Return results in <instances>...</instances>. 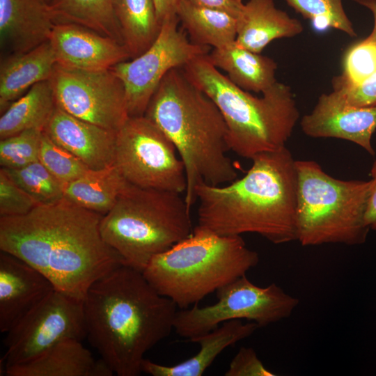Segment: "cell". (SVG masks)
I'll return each mask as SVG.
<instances>
[{
  "instance_id": "22",
  "label": "cell",
  "mask_w": 376,
  "mask_h": 376,
  "mask_svg": "<svg viewBox=\"0 0 376 376\" xmlns=\"http://www.w3.org/2000/svg\"><path fill=\"white\" fill-rule=\"evenodd\" d=\"M56 63V56L49 40L26 52L1 56V113L33 86L49 80Z\"/></svg>"
},
{
  "instance_id": "14",
  "label": "cell",
  "mask_w": 376,
  "mask_h": 376,
  "mask_svg": "<svg viewBox=\"0 0 376 376\" xmlns=\"http://www.w3.org/2000/svg\"><path fill=\"white\" fill-rule=\"evenodd\" d=\"M303 132L313 138L351 141L375 155L372 136L376 130V107L347 104L335 91L322 94L312 111L301 120Z\"/></svg>"
},
{
  "instance_id": "29",
  "label": "cell",
  "mask_w": 376,
  "mask_h": 376,
  "mask_svg": "<svg viewBox=\"0 0 376 376\" xmlns=\"http://www.w3.org/2000/svg\"><path fill=\"white\" fill-rule=\"evenodd\" d=\"M1 169L39 205L52 204L64 198L65 184L39 160L18 169Z\"/></svg>"
},
{
  "instance_id": "18",
  "label": "cell",
  "mask_w": 376,
  "mask_h": 376,
  "mask_svg": "<svg viewBox=\"0 0 376 376\" xmlns=\"http://www.w3.org/2000/svg\"><path fill=\"white\" fill-rule=\"evenodd\" d=\"M54 24L42 0H0L1 54L26 52L49 41Z\"/></svg>"
},
{
  "instance_id": "41",
  "label": "cell",
  "mask_w": 376,
  "mask_h": 376,
  "mask_svg": "<svg viewBox=\"0 0 376 376\" xmlns=\"http://www.w3.org/2000/svg\"><path fill=\"white\" fill-rule=\"evenodd\" d=\"M47 3H49L52 0H42Z\"/></svg>"
},
{
  "instance_id": "30",
  "label": "cell",
  "mask_w": 376,
  "mask_h": 376,
  "mask_svg": "<svg viewBox=\"0 0 376 376\" xmlns=\"http://www.w3.org/2000/svg\"><path fill=\"white\" fill-rule=\"evenodd\" d=\"M304 18L315 24L341 31L350 37L357 36L352 23L346 15L342 0H285Z\"/></svg>"
},
{
  "instance_id": "17",
  "label": "cell",
  "mask_w": 376,
  "mask_h": 376,
  "mask_svg": "<svg viewBox=\"0 0 376 376\" xmlns=\"http://www.w3.org/2000/svg\"><path fill=\"white\" fill-rule=\"evenodd\" d=\"M43 132L90 169L114 165L116 132L73 116L57 105Z\"/></svg>"
},
{
  "instance_id": "8",
  "label": "cell",
  "mask_w": 376,
  "mask_h": 376,
  "mask_svg": "<svg viewBox=\"0 0 376 376\" xmlns=\"http://www.w3.org/2000/svg\"><path fill=\"white\" fill-rule=\"evenodd\" d=\"M297 240L302 246L363 244L370 180H343L313 160H295Z\"/></svg>"
},
{
  "instance_id": "37",
  "label": "cell",
  "mask_w": 376,
  "mask_h": 376,
  "mask_svg": "<svg viewBox=\"0 0 376 376\" xmlns=\"http://www.w3.org/2000/svg\"><path fill=\"white\" fill-rule=\"evenodd\" d=\"M191 3L205 8L229 14L237 19L244 6L242 0H187Z\"/></svg>"
},
{
  "instance_id": "38",
  "label": "cell",
  "mask_w": 376,
  "mask_h": 376,
  "mask_svg": "<svg viewBox=\"0 0 376 376\" xmlns=\"http://www.w3.org/2000/svg\"><path fill=\"white\" fill-rule=\"evenodd\" d=\"M370 175L371 180H370L365 221L370 230H376V160L371 166Z\"/></svg>"
},
{
  "instance_id": "24",
  "label": "cell",
  "mask_w": 376,
  "mask_h": 376,
  "mask_svg": "<svg viewBox=\"0 0 376 376\" xmlns=\"http://www.w3.org/2000/svg\"><path fill=\"white\" fill-rule=\"evenodd\" d=\"M126 183L115 165L88 169L65 185L64 198L79 207L104 215L113 207Z\"/></svg>"
},
{
  "instance_id": "10",
  "label": "cell",
  "mask_w": 376,
  "mask_h": 376,
  "mask_svg": "<svg viewBox=\"0 0 376 376\" xmlns=\"http://www.w3.org/2000/svg\"><path fill=\"white\" fill-rule=\"evenodd\" d=\"M169 137L145 116H129L117 132L114 165L129 183L182 194L184 164Z\"/></svg>"
},
{
  "instance_id": "19",
  "label": "cell",
  "mask_w": 376,
  "mask_h": 376,
  "mask_svg": "<svg viewBox=\"0 0 376 376\" xmlns=\"http://www.w3.org/2000/svg\"><path fill=\"white\" fill-rule=\"evenodd\" d=\"M6 376H111L101 358L95 360L81 340L58 343L26 362L4 368Z\"/></svg>"
},
{
  "instance_id": "12",
  "label": "cell",
  "mask_w": 376,
  "mask_h": 376,
  "mask_svg": "<svg viewBox=\"0 0 376 376\" xmlns=\"http://www.w3.org/2000/svg\"><path fill=\"white\" fill-rule=\"evenodd\" d=\"M85 338L84 301L54 290L6 332L3 361L22 363L61 341Z\"/></svg>"
},
{
  "instance_id": "26",
  "label": "cell",
  "mask_w": 376,
  "mask_h": 376,
  "mask_svg": "<svg viewBox=\"0 0 376 376\" xmlns=\"http://www.w3.org/2000/svg\"><path fill=\"white\" fill-rule=\"evenodd\" d=\"M176 15L196 45L221 48L236 40L237 18L229 14L179 0Z\"/></svg>"
},
{
  "instance_id": "32",
  "label": "cell",
  "mask_w": 376,
  "mask_h": 376,
  "mask_svg": "<svg viewBox=\"0 0 376 376\" xmlns=\"http://www.w3.org/2000/svg\"><path fill=\"white\" fill-rule=\"evenodd\" d=\"M39 161L65 185L90 169L79 158L54 142L44 132Z\"/></svg>"
},
{
  "instance_id": "23",
  "label": "cell",
  "mask_w": 376,
  "mask_h": 376,
  "mask_svg": "<svg viewBox=\"0 0 376 376\" xmlns=\"http://www.w3.org/2000/svg\"><path fill=\"white\" fill-rule=\"evenodd\" d=\"M207 58L217 69L225 71L229 79L246 91L263 93L275 83L277 63L271 58L253 52L236 42L214 48Z\"/></svg>"
},
{
  "instance_id": "25",
  "label": "cell",
  "mask_w": 376,
  "mask_h": 376,
  "mask_svg": "<svg viewBox=\"0 0 376 376\" xmlns=\"http://www.w3.org/2000/svg\"><path fill=\"white\" fill-rule=\"evenodd\" d=\"M56 107L49 80L35 84L1 113L0 139L30 129L43 130Z\"/></svg>"
},
{
  "instance_id": "6",
  "label": "cell",
  "mask_w": 376,
  "mask_h": 376,
  "mask_svg": "<svg viewBox=\"0 0 376 376\" xmlns=\"http://www.w3.org/2000/svg\"><path fill=\"white\" fill-rule=\"evenodd\" d=\"M258 262V253L241 235H220L196 226L189 236L154 256L142 273L159 294L182 309L246 275Z\"/></svg>"
},
{
  "instance_id": "40",
  "label": "cell",
  "mask_w": 376,
  "mask_h": 376,
  "mask_svg": "<svg viewBox=\"0 0 376 376\" xmlns=\"http://www.w3.org/2000/svg\"><path fill=\"white\" fill-rule=\"evenodd\" d=\"M354 2L369 9L374 18V26L370 35L365 39L376 45V0H352Z\"/></svg>"
},
{
  "instance_id": "21",
  "label": "cell",
  "mask_w": 376,
  "mask_h": 376,
  "mask_svg": "<svg viewBox=\"0 0 376 376\" xmlns=\"http://www.w3.org/2000/svg\"><path fill=\"white\" fill-rule=\"evenodd\" d=\"M259 328L253 322L226 321L213 330L188 340L199 344L200 350L196 355L171 366L144 359L141 371L152 376H201L226 347L248 338Z\"/></svg>"
},
{
  "instance_id": "9",
  "label": "cell",
  "mask_w": 376,
  "mask_h": 376,
  "mask_svg": "<svg viewBox=\"0 0 376 376\" xmlns=\"http://www.w3.org/2000/svg\"><path fill=\"white\" fill-rule=\"evenodd\" d=\"M217 301L210 306L178 311L174 329L189 340L231 320L246 319L259 327L287 318L299 303V299L272 283L259 287L244 275L216 291Z\"/></svg>"
},
{
  "instance_id": "39",
  "label": "cell",
  "mask_w": 376,
  "mask_h": 376,
  "mask_svg": "<svg viewBox=\"0 0 376 376\" xmlns=\"http://www.w3.org/2000/svg\"><path fill=\"white\" fill-rule=\"evenodd\" d=\"M157 17L162 26L166 19L176 16V8L179 0H154Z\"/></svg>"
},
{
  "instance_id": "13",
  "label": "cell",
  "mask_w": 376,
  "mask_h": 376,
  "mask_svg": "<svg viewBox=\"0 0 376 376\" xmlns=\"http://www.w3.org/2000/svg\"><path fill=\"white\" fill-rule=\"evenodd\" d=\"M49 80L56 105L73 116L116 132L129 117L124 85L111 69L84 70L56 63Z\"/></svg>"
},
{
  "instance_id": "33",
  "label": "cell",
  "mask_w": 376,
  "mask_h": 376,
  "mask_svg": "<svg viewBox=\"0 0 376 376\" xmlns=\"http://www.w3.org/2000/svg\"><path fill=\"white\" fill-rule=\"evenodd\" d=\"M376 72V45L363 39L351 46L343 58V72L333 80L345 85L363 82Z\"/></svg>"
},
{
  "instance_id": "27",
  "label": "cell",
  "mask_w": 376,
  "mask_h": 376,
  "mask_svg": "<svg viewBox=\"0 0 376 376\" xmlns=\"http://www.w3.org/2000/svg\"><path fill=\"white\" fill-rule=\"evenodd\" d=\"M115 14L123 42L131 59L146 52L157 38L162 26L154 0H115Z\"/></svg>"
},
{
  "instance_id": "7",
  "label": "cell",
  "mask_w": 376,
  "mask_h": 376,
  "mask_svg": "<svg viewBox=\"0 0 376 376\" xmlns=\"http://www.w3.org/2000/svg\"><path fill=\"white\" fill-rule=\"evenodd\" d=\"M190 210L181 194L127 182L102 216L100 233L124 265L142 272L154 256L190 235Z\"/></svg>"
},
{
  "instance_id": "1",
  "label": "cell",
  "mask_w": 376,
  "mask_h": 376,
  "mask_svg": "<svg viewBox=\"0 0 376 376\" xmlns=\"http://www.w3.org/2000/svg\"><path fill=\"white\" fill-rule=\"evenodd\" d=\"M102 216L63 198L0 217V249L33 266L55 290L84 301L94 282L124 265L102 237Z\"/></svg>"
},
{
  "instance_id": "3",
  "label": "cell",
  "mask_w": 376,
  "mask_h": 376,
  "mask_svg": "<svg viewBox=\"0 0 376 376\" xmlns=\"http://www.w3.org/2000/svg\"><path fill=\"white\" fill-rule=\"evenodd\" d=\"M239 179L201 183L197 226L220 235L256 233L275 244L297 240L295 160L285 147L258 154Z\"/></svg>"
},
{
  "instance_id": "20",
  "label": "cell",
  "mask_w": 376,
  "mask_h": 376,
  "mask_svg": "<svg viewBox=\"0 0 376 376\" xmlns=\"http://www.w3.org/2000/svg\"><path fill=\"white\" fill-rule=\"evenodd\" d=\"M303 30L301 22L277 8L274 0H248L237 19L235 42L260 54L274 40L292 38Z\"/></svg>"
},
{
  "instance_id": "36",
  "label": "cell",
  "mask_w": 376,
  "mask_h": 376,
  "mask_svg": "<svg viewBox=\"0 0 376 376\" xmlns=\"http://www.w3.org/2000/svg\"><path fill=\"white\" fill-rule=\"evenodd\" d=\"M226 376H275L251 347H242L230 363Z\"/></svg>"
},
{
  "instance_id": "11",
  "label": "cell",
  "mask_w": 376,
  "mask_h": 376,
  "mask_svg": "<svg viewBox=\"0 0 376 376\" xmlns=\"http://www.w3.org/2000/svg\"><path fill=\"white\" fill-rule=\"evenodd\" d=\"M178 23L177 15L166 19L146 52L110 68L124 85L129 116H144L152 96L171 70L208 54L209 47L189 40Z\"/></svg>"
},
{
  "instance_id": "16",
  "label": "cell",
  "mask_w": 376,
  "mask_h": 376,
  "mask_svg": "<svg viewBox=\"0 0 376 376\" xmlns=\"http://www.w3.org/2000/svg\"><path fill=\"white\" fill-rule=\"evenodd\" d=\"M54 290L51 281L33 266L1 251V332H8Z\"/></svg>"
},
{
  "instance_id": "2",
  "label": "cell",
  "mask_w": 376,
  "mask_h": 376,
  "mask_svg": "<svg viewBox=\"0 0 376 376\" xmlns=\"http://www.w3.org/2000/svg\"><path fill=\"white\" fill-rule=\"evenodd\" d=\"M177 305L125 265L94 282L84 299L86 338L118 376H138L144 354L174 329Z\"/></svg>"
},
{
  "instance_id": "4",
  "label": "cell",
  "mask_w": 376,
  "mask_h": 376,
  "mask_svg": "<svg viewBox=\"0 0 376 376\" xmlns=\"http://www.w3.org/2000/svg\"><path fill=\"white\" fill-rule=\"evenodd\" d=\"M144 116L172 141L186 174L185 198L191 209L201 183L221 185L237 176L227 152L228 130L214 101L186 75L171 70L152 96Z\"/></svg>"
},
{
  "instance_id": "5",
  "label": "cell",
  "mask_w": 376,
  "mask_h": 376,
  "mask_svg": "<svg viewBox=\"0 0 376 376\" xmlns=\"http://www.w3.org/2000/svg\"><path fill=\"white\" fill-rule=\"evenodd\" d=\"M182 69L220 110L227 126L230 150L251 159L285 147L299 118L290 86L277 81L262 97L253 96L223 75L207 54Z\"/></svg>"
},
{
  "instance_id": "28",
  "label": "cell",
  "mask_w": 376,
  "mask_h": 376,
  "mask_svg": "<svg viewBox=\"0 0 376 376\" xmlns=\"http://www.w3.org/2000/svg\"><path fill=\"white\" fill-rule=\"evenodd\" d=\"M114 5L115 0H52L48 8L55 23L77 24L123 44Z\"/></svg>"
},
{
  "instance_id": "35",
  "label": "cell",
  "mask_w": 376,
  "mask_h": 376,
  "mask_svg": "<svg viewBox=\"0 0 376 376\" xmlns=\"http://www.w3.org/2000/svg\"><path fill=\"white\" fill-rule=\"evenodd\" d=\"M333 86L334 91L347 104L359 107H376V72L356 85L333 81Z\"/></svg>"
},
{
  "instance_id": "31",
  "label": "cell",
  "mask_w": 376,
  "mask_h": 376,
  "mask_svg": "<svg viewBox=\"0 0 376 376\" xmlns=\"http://www.w3.org/2000/svg\"><path fill=\"white\" fill-rule=\"evenodd\" d=\"M42 133L30 129L1 139V168L18 169L39 160Z\"/></svg>"
},
{
  "instance_id": "34",
  "label": "cell",
  "mask_w": 376,
  "mask_h": 376,
  "mask_svg": "<svg viewBox=\"0 0 376 376\" xmlns=\"http://www.w3.org/2000/svg\"><path fill=\"white\" fill-rule=\"evenodd\" d=\"M39 205L25 190L0 170V217L25 214Z\"/></svg>"
},
{
  "instance_id": "15",
  "label": "cell",
  "mask_w": 376,
  "mask_h": 376,
  "mask_svg": "<svg viewBox=\"0 0 376 376\" xmlns=\"http://www.w3.org/2000/svg\"><path fill=\"white\" fill-rule=\"evenodd\" d=\"M49 42L56 63L68 68L105 70L131 59L123 44L74 23H55Z\"/></svg>"
}]
</instances>
